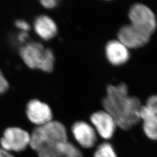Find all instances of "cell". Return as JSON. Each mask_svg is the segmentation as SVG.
I'll return each mask as SVG.
<instances>
[{
  "label": "cell",
  "mask_w": 157,
  "mask_h": 157,
  "mask_svg": "<svg viewBox=\"0 0 157 157\" xmlns=\"http://www.w3.org/2000/svg\"><path fill=\"white\" fill-rule=\"evenodd\" d=\"M9 89V83L0 70V95L6 93Z\"/></svg>",
  "instance_id": "obj_15"
},
{
  "label": "cell",
  "mask_w": 157,
  "mask_h": 157,
  "mask_svg": "<svg viewBox=\"0 0 157 157\" xmlns=\"http://www.w3.org/2000/svg\"><path fill=\"white\" fill-rule=\"evenodd\" d=\"M62 157H83V154L78 148L67 141L63 147L62 151Z\"/></svg>",
  "instance_id": "obj_14"
},
{
  "label": "cell",
  "mask_w": 157,
  "mask_h": 157,
  "mask_svg": "<svg viewBox=\"0 0 157 157\" xmlns=\"http://www.w3.org/2000/svg\"><path fill=\"white\" fill-rule=\"evenodd\" d=\"M71 130L75 140L82 147L89 149L95 146L97 134L90 124L84 121L76 122L73 124Z\"/></svg>",
  "instance_id": "obj_10"
},
{
  "label": "cell",
  "mask_w": 157,
  "mask_h": 157,
  "mask_svg": "<svg viewBox=\"0 0 157 157\" xmlns=\"http://www.w3.org/2000/svg\"><path fill=\"white\" fill-rule=\"evenodd\" d=\"M141 105L138 97L129 95L128 87L124 83L109 85L102 100L104 110L112 117L118 127L124 130L132 129L140 121Z\"/></svg>",
  "instance_id": "obj_1"
},
{
  "label": "cell",
  "mask_w": 157,
  "mask_h": 157,
  "mask_svg": "<svg viewBox=\"0 0 157 157\" xmlns=\"http://www.w3.org/2000/svg\"><path fill=\"white\" fill-rule=\"evenodd\" d=\"M30 135L27 131L18 127L6 129L0 140L2 149L6 151H22L30 145Z\"/></svg>",
  "instance_id": "obj_5"
},
{
  "label": "cell",
  "mask_w": 157,
  "mask_h": 157,
  "mask_svg": "<svg viewBox=\"0 0 157 157\" xmlns=\"http://www.w3.org/2000/svg\"><path fill=\"white\" fill-rule=\"evenodd\" d=\"M28 37V34L27 33V32H22L21 33L18 35L17 39L20 42L23 43L26 41V40L27 39Z\"/></svg>",
  "instance_id": "obj_18"
},
{
  "label": "cell",
  "mask_w": 157,
  "mask_h": 157,
  "mask_svg": "<svg viewBox=\"0 0 157 157\" xmlns=\"http://www.w3.org/2000/svg\"><path fill=\"white\" fill-rule=\"evenodd\" d=\"M19 54L30 69H37L47 73L54 69L55 57L53 52L40 43L32 42L23 46L19 50Z\"/></svg>",
  "instance_id": "obj_3"
},
{
  "label": "cell",
  "mask_w": 157,
  "mask_h": 157,
  "mask_svg": "<svg viewBox=\"0 0 157 157\" xmlns=\"http://www.w3.org/2000/svg\"><path fill=\"white\" fill-rule=\"evenodd\" d=\"M94 157H118L112 145L104 142L98 146L94 154Z\"/></svg>",
  "instance_id": "obj_13"
},
{
  "label": "cell",
  "mask_w": 157,
  "mask_h": 157,
  "mask_svg": "<svg viewBox=\"0 0 157 157\" xmlns=\"http://www.w3.org/2000/svg\"><path fill=\"white\" fill-rule=\"evenodd\" d=\"M0 157H15L9 152L0 148Z\"/></svg>",
  "instance_id": "obj_19"
},
{
  "label": "cell",
  "mask_w": 157,
  "mask_h": 157,
  "mask_svg": "<svg viewBox=\"0 0 157 157\" xmlns=\"http://www.w3.org/2000/svg\"><path fill=\"white\" fill-rule=\"evenodd\" d=\"M139 118L143 121V128L146 136L152 140L157 138V97L151 95L142 105L139 111Z\"/></svg>",
  "instance_id": "obj_6"
},
{
  "label": "cell",
  "mask_w": 157,
  "mask_h": 157,
  "mask_svg": "<svg viewBox=\"0 0 157 157\" xmlns=\"http://www.w3.org/2000/svg\"><path fill=\"white\" fill-rule=\"evenodd\" d=\"M90 121L96 132L105 140L111 139L117 127L112 117L104 110L93 113Z\"/></svg>",
  "instance_id": "obj_8"
},
{
  "label": "cell",
  "mask_w": 157,
  "mask_h": 157,
  "mask_svg": "<svg viewBox=\"0 0 157 157\" xmlns=\"http://www.w3.org/2000/svg\"><path fill=\"white\" fill-rule=\"evenodd\" d=\"M41 6L47 9H52L57 5V1L56 0H42L40 1Z\"/></svg>",
  "instance_id": "obj_17"
},
{
  "label": "cell",
  "mask_w": 157,
  "mask_h": 157,
  "mask_svg": "<svg viewBox=\"0 0 157 157\" xmlns=\"http://www.w3.org/2000/svg\"><path fill=\"white\" fill-rule=\"evenodd\" d=\"M130 23L142 32L151 36L157 28L156 17L147 6L143 4H135L129 10Z\"/></svg>",
  "instance_id": "obj_4"
},
{
  "label": "cell",
  "mask_w": 157,
  "mask_h": 157,
  "mask_svg": "<svg viewBox=\"0 0 157 157\" xmlns=\"http://www.w3.org/2000/svg\"><path fill=\"white\" fill-rule=\"evenodd\" d=\"M107 59L113 65L119 66L129 60V49L118 40H111L107 43L105 47Z\"/></svg>",
  "instance_id": "obj_11"
},
{
  "label": "cell",
  "mask_w": 157,
  "mask_h": 157,
  "mask_svg": "<svg viewBox=\"0 0 157 157\" xmlns=\"http://www.w3.org/2000/svg\"><path fill=\"white\" fill-rule=\"evenodd\" d=\"M15 25L17 28L21 30L23 32H28V31L30 29V25L23 20H17Z\"/></svg>",
  "instance_id": "obj_16"
},
{
  "label": "cell",
  "mask_w": 157,
  "mask_h": 157,
  "mask_svg": "<svg viewBox=\"0 0 157 157\" xmlns=\"http://www.w3.org/2000/svg\"><path fill=\"white\" fill-rule=\"evenodd\" d=\"M67 141L65 126L59 121H51L34 129L29 146L37 152L39 157H62Z\"/></svg>",
  "instance_id": "obj_2"
},
{
  "label": "cell",
  "mask_w": 157,
  "mask_h": 157,
  "mask_svg": "<svg viewBox=\"0 0 157 157\" xmlns=\"http://www.w3.org/2000/svg\"><path fill=\"white\" fill-rule=\"evenodd\" d=\"M151 36L142 32L131 24L121 27L118 33V40L128 49H137L147 44Z\"/></svg>",
  "instance_id": "obj_7"
},
{
  "label": "cell",
  "mask_w": 157,
  "mask_h": 157,
  "mask_svg": "<svg viewBox=\"0 0 157 157\" xmlns=\"http://www.w3.org/2000/svg\"><path fill=\"white\" fill-rule=\"evenodd\" d=\"M26 112L29 120L37 126L45 124L52 121V113L50 107L36 99L29 102Z\"/></svg>",
  "instance_id": "obj_9"
},
{
  "label": "cell",
  "mask_w": 157,
  "mask_h": 157,
  "mask_svg": "<svg viewBox=\"0 0 157 157\" xmlns=\"http://www.w3.org/2000/svg\"><path fill=\"white\" fill-rule=\"evenodd\" d=\"M34 29L40 37L45 41L52 39L58 33L56 23L46 15H40L35 19Z\"/></svg>",
  "instance_id": "obj_12"
}]
</instances>
